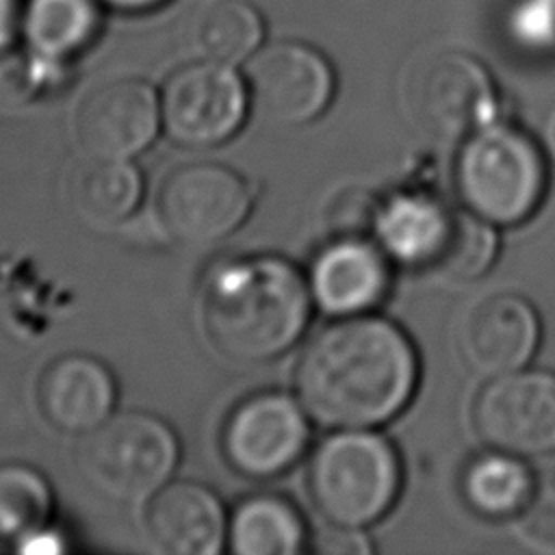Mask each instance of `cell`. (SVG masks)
Wrapping results in <instances>:
<instances>
[{"mask_svg":"<svg viewBox=\"0 0 555 555\" xmlns=\"http://www.w3.org/2000/svg\"><path fill=\"white\" fill-rule=\"evenodd\" d=\"M418 362L408 336L382 317H345L323 327L297 366L306 412L334 429H369L399 414Z\"/></svg>","mask_w":555,"mask_h":555,"instance_id":"6da1fadb","label":"cell"},{"mask_svg":"<svg viewBox=\"0 0 555 555\" xmlns=\"http://www.w3.org/2000/svg\"><path fill=\"white\" fill-rule=\"evenodd\" d=\"M310 288L275 256L232 258L208 271L199 319L208 343L228 360L260 364L282 356L308 325Z\"/></svg>","mask_w":555,"mask_h":555,"instance_id":"7a4b0ae2","label":"cell"},{"mask_svg":"<svg viewBox=\"0 0 555 555\" xmlns=\"http://www.w3.org/2000/svg\"><path fill=\"white\" fill-rule=\"evenodd\" d=\"M373 230L388 258L444 280H473L496 254L492 223L418 191L397 193L377 206Z\"/></svg>","mask_w":555,"mask_h":555,"instance_id":"3957f363","label":"cell"},{"mask_svg":"<svg viewBox=\"0 0 555 555\" xmlns=\"http://www.w3.org/2000/svg\"><path fill=\"white\" fill-rule=\"evenodd\" d=\"M455 184L470 212L492 225H516L540 206L546 165L527 132L488 124L466 137L455 163Z\"/></svg>","mask_w":555,"mask_h":555,"instance_id":"277c9868","label":"cell"},{"mask_svg":"<svg viewBox=\"0 0 555 555\" xmlns=\"http://www.w3.org/2000/svg\"><path fill=\"white\" fill-rule=\"evenodd\" d=\"M401 466L395 449L366 429H340L317 447L308 468L314 507L330 525L366 527L397 499Z\"/></svg>","mask_w":555,"mask_h":555,"instance_id":"5b68a950","label":"cell"},{"mask_svg":"<svg viewBox=\"0 0 555 555\" xmlns=\"http://www.w3.org/2000/svg\"><path fill=\"white\" fill-rule=\"evenodd\" d=\"M180 447L173 429L141 410L113 412L78 449L87 481L111 499L147 501L173 475Z\"/></svg>","mask_w":555,"mask_h":555,"instance_id":"8992f818","label":"cell"},{"mask_svg":"<svg viewBox=\"0 0 555 555\" xmlns=\"http://www.w3.org/2000/svg\"><path fill=\"white\" fill-rule=\"evenodd\" d=\"M160 124L171 143L210 150L232 139L245 121L249 93L234 65L191 59L158 89Z\"/></svg>","mask_w":555,"mask_h":555,"instance_id":"52a82bcc","label":"cell"},{"mask_svg":"<svg viewBox=\"0 0 555 555\" xmlns=\"http://www.w3.org/2000/svg\"><path fill=\"white\" fill-rule=\"evenodd\" d=\"M251 210L247 180L219 163L173 167L156 191L163 232L184 245H208L230 236Z\"/></svg>","mask_w":555,"mask_h":555,"instance_id":"ba28073f","label":"cell"},{"mask_svg":"<svg viewBox=\"0 0 555 555\" xmlns=\"http://www.w3.org/2000/svg\"><path fill=\"white\" fill-rule=\"evenodd\" d=\"M408 108L436 139H466L492 124L494 85L486 67L464 52L427 56L410 76Z\"/></svg>","mask_w":555,"mask_h":555,"instance_id":"9c48e42d","label":"cell"},{"mask_svg":"<svg viewBox=\"0 0 555 555\" xmlns=\"http://www.w3.org/2000/svg\"><path fill=\"white\" fill-rule=\"evenodd\" d=\"M251 111L273 126L317 119L332 100L334 74L325 56L297 41L258 48L245 63Z\"/></svg>","mask_w":555,"mask_h":555,"instance_id":"30bf717a","label":"cell"},{"mask_svg":"<svg viewBox=\"0 0 555 555\" xmlns=\"http://www.w3.org/2000/svg\"><path fill=\"white\" fill-rule=\"evenodd\" d=\"M477 434L512 455L555 451V377L540 371L496 375L475 401Z\"/></svg>","mask_w":555,"mask_h":555,"instance_id":"8fae6325","label":"cell"},{"mask_svg":"<svg viewBox=\"0 0 555 555\" xmlns=\"http://www.w3.org/2000/svg\"><path fill=\"white\" fill-rule=\"evenodd\" d=\"M308 421L284 392L243 399L225 418L221 449L228 464L251 479H269L297 462L308 444Z\"/></svg>","mask_w":555,"mask_h":555,"instance_id":"7c38bea8","label":"cell"},{"mask_svg":"<svg viewBox=\"0 0 555 555\" xmlns=\"http://www.w3.org/2000/svg\"><path fill=\"white\" fill-rule=\"evenodd\" d=\"M163 132L158 89L141 78H115L85 93L74 134L85 156L132 160Z\"/></svg>","mask_w":555,"mask_h":555,"instance_id":"4fadbf2b","label":"cell"},{"mask_svg":"<svg viewBox=\"0 0 555 555\" xmlns=\"http://www.w3.org/2000/svg\"><path fill=\"white\" fill-rule=\"evenodd\" d=\"M540 338L538 314L514 293H494L475 301L457 325V349L479 375L496 377L522 369Z\"/></svg>","mask_w":555,"mask_h":555,"instance_id":"5bb4252c","label":"cell"},{"mask_svg":"<svg viewBox=\"0 0 555 555\" xmlns=\"http://www.w3.org/2000/svg\"><path fill=\"white\" fill-rule=\"evenodd\" d=\"M35 397L41 416L54 429L87 436L115 412L117 384L98 358L69 353L41 371Z\"/></svg>","mask_w":555,"mask_h":555,"instance_id":"9a60e30c","label":"cell"},{"mask_svg":"<svg viewBox=\"0 0 555 555\" xmlns=\"http://www.w3.org/2000/svg\"><path fill=\"white\" fill-rule=\"evenodd\" d=\"M145 529L165 553L215 555L228 540V516L206 486L169 479L147 499Z\"/></svg>","mask_w":555,"mask_h":555,"instance_id":"2e32d148","label":"cell"},{"mask_svg":"<svg viewBox=\"0 0 555 555\" xmlns=\"http://www.w3.org/2000/svg\"><path fill=\"white\" fill-rule=\"evenodd\" d=\"M390 282L388 256L371 241L349 236L330 243L312 262L308 288L325 312L353 317L375 308Z\"/></svg>","mask_w":555,"mask_h":555,"instance_id":"e0dca14e","label":"cell"},{"mask_svg":"<svg viewBox=\"0 0 555 555\" xmlns=\"http://www.w3.org/2000/svg\"><path fill=\"white\" fill-rule=\"evenodd\" d=\"M106 13L98 0H24L20 48L37 61L67 67L98 41Z\"/></svg>","mask_w":555,"mask_h":555,"instance_id":"ac0fdd59","label":"cell"},{"mask_svg":"<svg viewBox=\"0 0 555 555\" xmlns=\"http://www.w3.org/2000/svg\"><path fill=\"white\" fill-rule=\"evenodd\" d=\"M143 176L132 160L87 156L69 176L67 199L76 219L91 228L124 223L141 204Z\"/></svg>","mask_w":555,"mask_h":555,"instance_id":"d6986e66","label":"cell"},{"mask_svg":"<svg viewBox=\"0 0 555 555\" xmlns=\"http://www.w3.org/2000/svg\"><path fill=\"white\" fill-rule=\"evenodd\" d=\"M262 37V15L245 0H204L184 30L193 59L234 67L249 61Z\"/></svg>","mask_w":555,"mask_h":555,"instance_id":"ffe728a7","label":"cell"},{"mask_svg":"<svg viewBox=\"0 0 555 555\" xmlns=\"http://www.w3.org/2000/svg\"><path fill=\"white\" fill-rule=\"evenodd\" d=\"M304 542L301 516L280 496H249L228 518V544L236 555H295Z\"/></svg>","mask_w":555,"mask_h":555,"instance_id":"44dd1931","label":"cell"},{"mask_svg":"<svg viewBox=\"0 0 555 555\" xmlns=\"http://www.w3.org/2000/svg\"><path fill=\"white\" fill-rule=\"evenodd\" d=\"M533 477L518 455L494 449L475 457L462 475V494L481 516L503 518L520 512L531 494Z\"/></svg>","mask_w":555,"mask_h":555,"instance_id":"7402d4cb","label":"cell"},{"mask_svg":"<svg viewBox=\"0 0 555 555\" xmlns=\"http://www.w3.org/2000/svg\"><path fill=\"white\" fill-rule=\"evenodd\" d=\"M46 477L26 464H0V546L22 548L41 533L52 514Z\"/></svg>","mask_w":555,"mask_h":555,"instance_id":"603a6c76","label":"cell"},{"mask_svg":"<svg viewBox=\"0 0 555 555\" xmlns=\"http://www.w3.org/2000/svg\"><path fill=\"white\" fill-rule=\"evenodd\" d=\"M520 514L527 538L538 546L555 548V473L533 481L531 494Z\"/></svg>","mask_w":555,"mask_h":555,"instance_id":"cb8c5ba5","label":"cell"},{"mask_svg":"<svg viewBox=\"0 0 555 555\" xmlns=\"http://www.w3.org/2000/svg\"><path fill=\"white\" fill-rule=\"evenodd\" d=\"M312 548L317 553H330V555H362L371 553V544L356 527H343V525H330L323 529Z\"/></svg>","mask_w":555,"mask_h":555,"instance_id":"d4e9b609","label":"cell"},{"mask_svg":"<svg viewBox=\"0 0 555 555\" xmlns=\"http://www.w3.org/2000/svg\"><path fill=\"white\" fill-rule=\"evenodd\" d=\"M24 0H0V59L20 46Z\"/></svg>","mask_w":555,"mask_h":555,"instance_id":"484cf974","label":"cell"},{"mask_svg":"<svg viewBox=\"0 0 555 555\" xmlns=\"http://www.w3.org/2000/svg\"><path fill=\"white\" fill-rule=\"evenodd\" d=\"M108 13L126 15V17H139L150 15L154 11L165 9L171 0H98Z\"/></svg>","mask_w":555,"mask_h":555,"instance_id":"4316f807","label":"cell"},{"mask_svg":"<svg viewBox=\"0 0 555 555\" xmlns=\"http://www.w3.org/2000/svg\"><path fill=\"white\" fill-rule=\"evenodd\" d=\"M548 143H551V147H553V152H555V117H553V121H551V126H548Z\"/></svg>","mask_w":555,"mask_h":555,"instance_id":"83f0119b","label":"cell"}]
</instances>
